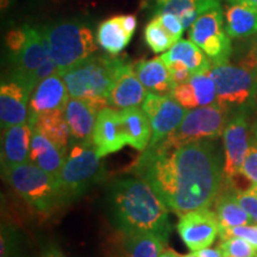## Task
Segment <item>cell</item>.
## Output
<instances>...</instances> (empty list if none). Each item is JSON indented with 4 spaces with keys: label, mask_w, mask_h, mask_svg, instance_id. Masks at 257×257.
<instances>
[{
    "label": "cell",
    "mask_w": 257,
    "mask_h": 257,
    "mask_svg": "<svg viewBox=\"0 0 257 257\" xmlns=\"http://www.w3.org/2000/svg\"><path fill=\"white\" fill-rule=\"evenodd\" d=\"M135 72L148 92L156 94H172L175 83L170 78L168 67L162 57L138 61L134 64Z\"/></svg>",
    "instance_id": "23"
},
{
    "label": "cell",
    "mask_w": 257,
    "mask_h": 257,
    "mask_svg": "<svg viewBox=\"0 0 257 257\" xmlns=\"http://www.w3.org/2000/svg\"><path fill=\"white\" fill-rule=\"evenodd\" d=\"M218 248L224 256L230 257H257V250L251 244L242 238L231 237V238L220 239Z\"/></svg>",
    "instance_id": "32"
},
{
    "label": "cell",
    "mask_w": 257,
    "mask_h": 257,
    "mask_svg": "<svg viewBox=\"0 0 257 257\" xmlns=\"http://www.w3.org/2000/svg\"><path fill=\"white\" fill-rule=\"evenodd\" d=\"M147 94L146 87L135 72L134 64L126 61L115 74L107 102L108 106L117 110L138 107L143 104Z\"/></svg>",
    "instance_id": "17"
},
{
    "label": "cell",
    "mask_w": 257,
    "mask_h": 257,
    "mask_svg": "<svg viewBox=\"0 0 257 257\" xmlns=\"http://www.w3.org/2000/svg\"><path fill=\"white\" fill-rule=\"evenodd\" d=\"M219 221L216 212L202 208L180 217L178 232L191 251L208 248L219 234Z\"/></svg>",
    "instance_id": "11"
},
{
    "label": "cell",
    "mask_w": 257,
    "mask_h": 257,
    "mask_svg": "<svg viewBox=\"0 0 257 257\" xmlns=\"http://www.w3.org/2000/svg\"><path fill=\"white\" fill-rule=\"evenodd\" d=\"M120 257H160L166 240L152 232L124 233Z\"/></svg>",
    "instance_id": "28"
},
{
    "label": "cell",
    "mask_w": 257,
    "mask_h": 257,
    "mask_svg": "<svg viewBox=\"0 0 257 257\" xmlns=\"http://www.w3.org/2000/svg\"><path fill=\"white\" fill-rule=\"evenodd\" d=\"M249 192L251 193V194L255 195V197L257 198V186H252V187L249 189Z\"/></svg>",
    "instance_id": "46"
},
{
    "label": "cell",
    "mask_w": 257,
    "mask_h": 257,
    "mask_svg": "<svg viewBox=\"0 0 257 257\" xmlns=\"http://www.w3.org/2000/svg\"><path fill=\"white\" fill-rule=\"evenodd\" d=\"M9 2H10V0H2V9L3 10H4L5 8H8Z\"/></svg>",
    "instance_id": "48"
},
{
    "label": "cell",
    "mask_w": 257,
    "mask_h": 257,
    "mask_svg": "<svg viewBox=\"0 0 257 257\" xmlns=\"http://www.w3.org/2000/svg\"><path fill=\"white\" fill-rule=\"evenodd\" d=\"M242 66L257 73V42L255 43V46L251 48V50L249 51L248 55L245 56V59L242 61Z\"/></svg>",
    "instance_id": "40"
},
{
    "label": "cell",
    "mask_w": 257,
    "mask_h": 257,
    "mask_svg": "<svg viewBox=\"0 0 257 257\" xmlns=\"http://www.w3.org/2000/svg\"><path fill=\"white\" fill-rule=\"evenodd\" d=\"M100 159L92 140L74 144L57 176L64 202L80 198L100 181L104 175Z\"/></svg>",
    "instance_id": "5"
},
{
    "label": "cell",
    "mask_w": 257,
    "mask_h": 257,
    "mask_svg": "<svg viewBox=\"0 0 257 257\" xmlns=\"http://www.w3.org/2000/svg\"><path fill=\"white\" fill-rule=\"evenodd\" d=\"M67 152L57 147L37 128H32L30 162L57 178L67 159Z\"/></svg>",
    "instance_id": "22"
},
{
    "label": "cell",
    "mask_w": 257,
    "mask_h": 257,
    "mask_svg": "<svg viewBox=\"0 0 257 257\" xmlns=\"http://www.w3.org/2000/svg\"><path fill=\"white\" fill-rule=\"evenodd\" d=\"M119 117L123 125L127 144L144 152L152 141V124L143 108L130 107L119 111Z\"/></svg>",
    "instance_id": "24"
},
{
    "label": "cell",
    "mask_w": 257,
    "mask_h": 257,
    "mask_svg": "<svg viewBox=\"0 0 257 257\" xmlns=\"http://www.w3.org/2000/svg\"><path fill=\"white\" fill-rule=\"evenodd\" d=\"M172 96L187 110L217 104L216 83L208 70L195 74L188 81L175 86Z\"/></svg>",
    "instance_id": "19"
},
{
    "label": "cell",
    "mask_w": 257,
    "mask_h": 257,
    "mask_svg": "<svg viewBox=\"0 0 257 257\" xmlns=\"http://www.w3.org/2000/svg\"><path fill=\"white\" fill-rule=\"evenodd\" d=\"M167 67H168L170 78H172L173 82L175 83V86L188 81V80L191 79V76L193 75L191 70L188 69V67L186 66L184 62H181V61H175V62L168 63Z\"/></svg>",
    "instance_id": "37"
},
{
    "label": "cell",
    "mask_w": 257,
    "mask_h": 257,
    "mask_svg": "<svg viewBox=\"0 0 257 257\" xmlns=\"http://www.w3.org/2000/svg\"><path fill=\"white\" fill-rule=\"evenodd\" d=\"M216 83L217 105L225 110L244 107L253 101L257 94V73L229 62L214 64L208 70Z\"/></svg>",
    "instance_id": "8"
},
{
    "label": "cell",
    "mask_w": 257,
    "mask_h": 257,
    "mask_svg": "<svg viewBox=\"0 0 257 257\" xmlns=\"http://www.w3.org/2000/svg\"><path fill=\"white\" fill-rule=\"evenodd\" d=\"M161 57L166 64L175 62V61H181L188 67L193 75L207 72L212 67L211 61L206 56V54L191 40L178 41Z\"/></svg>",
    "instance_id": "27"
},
{
    "label": "cell",
    "mask_w": 257,
    "mask_h": 257,
    "mask_svg": "<svg viewBox=\"0 0 257 257\" xmlns=\"http://www.w3.org/2000/svg\"><path fill=\"white\" fill-rule=\"evenodd\" d=\"M66 82L60 73L48 76L32 91L28 106V124L32 127L42 114L55 111H64L69 100Z\"/></svg>",
    "instance_id": "12"
},
{
    "label": "cell",
    "mask_w": 257,
    "mask_h": 257,
    "mask_svg": "<svg viewBox=\"0 0 257 257\" xmlns=\"http://www.w3.org/2000/svg\"><path fill=\"white\" fill-rule=\"evenodd\" d=\"M2 170L30 162L32 127L28 123L14 125L3 130Z\"/></svg>",
    "instance_id": "20"
},
{
    "label": "cell",
    "mask_w": 257,
    "mask_h": 257,
    "mask_svg": "<svg viewBox=\"0 0 257 257\" xmlns=\"http://www.w3.org/2000/svg\"><path fill=\"white\" fill-rule=\"evenodd\" d=\"M142 108L152 124V141L148 147L156 146L174 133L189 111L180 105L172 94L162 95L152 92H148Z\"/></svg>",
    "instance_id": "10"
},
{
    "label": "cell",
    "mask_w": 257,
    "mask_h": 257,
    "mask_svg": "<svg viewBox=\"0 0 257 257\" xmlns=\"http://www.w3.org/2000/svg\"><path fill=\"white\" fill-rule=\"evenodd\" d=\"M108 102L95 99L69 98L66 105V119L68 121L70 137L75 143L92 140L98 114Z\"/></svg>",
    "instance_id": "14"
},
{
    "label": "cell",
    "mask_w": 257,
    "mask_h": 257,
    "mask_svg": "<svg viewBox=\"0 0 257 257\" xmlns=\"http://www.w3.org/2000/svg\"><path fill=\"white\" fill-rule=\"evenodd\" d=\"M198 253V257H223V252L220 251V249H211V248H205L195 251Z\"/></svg>",
    "instance_id": "41"
},
{
    "label": "cell",
    "mask_w": 257,
    "mask_h": 257,
    "mask_svg": "<svg viewBox=\"0 0 257 257\" xmlns=\"http://www.w3.org/2000/svg\"><path fill=\"white\" fill-rule=\"evenodd\" d=\"M3 174L15 192L38 211L51 212L64 204L57 178L34 163L15 166Z\"/></svg>",
    "instance_id": "6"
},
{
    "label": "cell",
    "mask_w": 257,
    "mask_h": 257,
    "mask_svg": "<svg viewBox=\"0 0 257 257\" xmlns=\"http://www.w3.org/2000/svg\"><path fill=\"white\" fill-rule=\"evenodd\" d=\"M252 134H253V142H255V146L257 147V121L252 126Z\"/></svg>",
    "instance_id": "45"
},
{
    "label": "cell",
    "mask_w": 257,
    "mask_h": 257,
    "mask_svg": "<svg viewBox=\"0 0 257 257\" xmlns=\"http://www.w3.org/2000/svg\"><path fill=\"white\" fill-rule=\"evenodd\" d=\"M225 30L231 38H246L257 34V8L244 3L230 4L224 14Z\"/></svg>",
    "instance_id": "25"
},
{
    "label": "cell",
    "mask_w": 257,
    "mask_h": 257,
    "mask_svg": "<svg viewBox=\"0 0 257 257\" xmlns=\"http://www.w3.org/2000/svg\"><path fill=\"white\" fill-rule=\"evenodd\" d=\"M111 207L120 232H152L167 242L172 231L168 207L142 179L118 180L111 188Z\"/></svg>",
    "instance_id": "2"
},
{
    "label": "cell",
    "mask_w": 257,
    "mask_h": 257,
    "mask_svg": "<svg viewBox=\"0 0 257 257\" xmlns=\"http://www.w3.org/2000/svg\"><path fill=\"white\" fill-rule=\"evenodd\" d=\"M32 128L40 130L44 136L53 141L57 147L67 152L70 138V130L64 111H55L42 114L35 121Z\"/></svg>",
    "instance_id": "30"
},
{
    "label": "cell",
    "mask_w": 257,
    "mask_h": 257,
    "mask_svg": "<svg viewBox=\"0 0 257 257\" xmlns=\"http://www.w3.org/2000/svg\"><path fill=\"white\" fill-rule=\"evenodd\" d=\"M131 37L121 27L118 16L102 22L96 31V43L111 55L120 54L130 43Z\"/></svg>",
    "instance_id": "29"
},
{
    "label": "cell",
    "mask_w": 257,
    "mask_h": 257,
    "mask_svg": "<svg viewBox=\"0 0 257 257\" xmlns=\"http://www.w3.org/2000/svg\"><path fill=\"white\" fill-rule=\"evenodd\" d=\"M160 257H181V255H179V253L175 252L173 249L165 248L163 249V251L161 252Z\"/></svg>",
    "instance_id": "42"
},
{
    "label": "cell",
    "mask_w": 257,
    "mask_h": 257,
    "mask_svg": "<svg viewBox=\"0 0 257 257\" xmlns=\"http://www.w3.org/2000/svg\"><path fill=\"white\" fill-rule=\"evenodd\" d=\"M31 92L17 81L11 80L0 87V123L3 130L28 123V106Z\"/></svg>",
    "instance_id": "18"
},
{
    "label": "cell",
    "mask_w": 257,
    "mask_h": 257,
    "mask_svg": "<svg viewBox=\"0 0 257 257\" xmlns=\"http://www.w3.org/2000/svg\"><path fill=\"white\" fill-rule=\"evenodd\" d=\"M220 239L231 238V237H237V238H242L246 242L251 244L257 250V224L251 225H239V226L226 227V229L219 230Z\"/></svg>",
    "instance_id": "33"
},
{
    "label": "cell",
    "mask_w": 257,
    "mask_h": 257,
    "mask_svg": "<svg viewBox=\"0 0 257 257\" xmlns=\"http://www.w3.org/2000/svg\"><path fill=\"white\" fill-rule=\"evenodd\" d=\"M227 112L217 104L192 108L174 133L154 147L167 149L197 141L217 140L224 134L227 124Z\"/></svg>",
    "instance_id": "7"
},
{
    "label": "cell",
    "mask_w": 257,
    "mask_h": 257,
    "mask_svg": "<svg viewBox=\"0 0 257 257\" xmlns=\"http://www.w3.org/2000/svg\"><path fill=\"white\" fill-rule=\"evenodd\" d=\"M229 4H234V3H244V4H249L257 8V0H227Z\"/></svg>",
    "instance_id": "44"
},
{
    "label": "cell",
    "mask_w": 257,
    "mask_h": 257,
    "mask_svg": "<svg viewBox=\"0 0 257 257\" xmlns=\"http://www.w3.org/2000/svg\"><path fill=\"white\" fill-rule=\"evenodd\" d=\"M225 162L223 167L226 181L240 174L242 165L249 149L248 123L244 112H239L227 121L224 134Z\"/></svg>",
    "instance_id": "13"
},
{
    "label": "cell",
    "mask_w": 257,
    "mask_h": 257,
    "mask_svg": "<svg viewBox=\"0 0 257 257\" xmlns=\"http://www.w3.org/2000/svg\"><path fill=\"white\" fill-rule=\"evenodd\" d=\"M144 40L148 47L155 54L168 51L176 43L172 35L155 17H153L144 29Z\"/></svg>",
    "instance_id": "31"
},
{
    "label": "cell",
    "mask_w": 257,
    "mask_h": 257,
    "mask_svg": "<svg viewBox=\"0 0 257 257\" xmlns=\"http://www.w3.org/2000/svg\"><path fill=\"white\" fill-rule=\"evenodd\" d=\"M181 257H198V253L195 251H192L187 253V255H181Z\"/></svg>",
    "instance_id": "47"
},
{
    "label": "cell",
    "mask_w": 257,
    "mask_h": 257,
    "mask_svg": "<svg viewBox=\"0 0 257 257\" xmlns=\"http://www.w3.org/2000/svg\"><path fill=\"white\" fill-rule=\"evenodd\" d=\"M27 27L28 37L23 49L15 59L12 80L23 82L35 70H37L46 61L49 59V46L43 28Z\"/></svg>",
    "instance_id": "15"
},
{
    "label": "cell",
    "mask_w": 257,
    "mask_h": 257,
    "mask_svg": "<svg viewBox=\"0 0 257 257\" xmlns=\"http://www.w3.org/2000/svg\"><path fill=\"white\" fill-rule=\"evenodd\" d=\"M221 5V0H148L153 15L173 14L181 19L186 30L207 10Z\"/></svg>",
    "instance_id": "21"
},
{
    "label": "cell",
    "mask_w": 257,
    "mask_h": 257,
    "mask_svg": "<svg viewBox=\"0 0 257 257\" xmlns=\"http://www.w3.org/2000/svg\"><path fill=\"white\" fill-rule=\"evenodd\" d=\"M126 60L115 55L89 56L61 73L70 98L107 101L118 69Z\"/></svg>",
    "instance_id": "3"
},
{
    "label": "cell",
    "mask_w": 257,
    "mask_h": 257,
    "mask_svg": "<svg viewBox=\"0 0 257 257\" xmlns=\"http://www.w3.org/2000/svg\"><path fill=\"white\" fill-rule=\"evenodd\" d=\"M135 167L138 178L180 217L210 208L224 184L220 156L205 140L167 149L148 147Z\"/></svg>",
    "instance_id": "1"
},
{
    "label": "cell",
    "mask_w": 257,
    "mask_h": 257,
    "mask_svg": "<svg viewBox=\"0 0 257 257\" xmlns=\"http://www.w3.org/2000/svg\"><path fill=\"white\" fill-rule=\"evenodd\" d=\"M223 257H230V256H223Z\"/></svg>",
    "instance_id": "49"
},
{
    "label": "cell",
    "mask_w": 257,
    "mask_h": 257,
    "mask_svg": "<svg viewBox=\"0 0 257 257\" xmlns=\"http://www.w3.org/2000/svg\"><path fill=\"white\" fill-rule=\"evenodd\" d=\"M92 142L101 159L112 153L119 152L126 146L127 141L121 125L119 111L107 106L99 112L92 134Z\"/></svg>",
    "instance_id": "16"
},
{
    "label": "cell",
    "mask_w": 257,
    "mask_h": 257,
    "mask_svg": "<svg viewBox=\"0 0 257 257\" xmlns=\"http://www.w3.org/2000/svg\"><path fill=\"white\" fill-rule=\"evenodd\" d=\"M214 207H216L214 212H216L218 221H219L220 229L252 223V219L246 213V211L240 206L238 199H237V192L229 184H226L225 191L221 188Z\"/></svg>",
    "instance_id": "26"
},
{
    "label": "cell",
    "mask_w": 257,
    "mask_h": 257,
    "mask_svg": "<svg viewBox=\"0 0 257 257\" xmlns=\"http://www.w3.org/2000/svg\"><path fill=\"white\" fill-rule=\"evenodd\" d=\"M154 17L159 19L160 23L165 27L166 30L168 31L170 35H172L175 42L181 40L185 28L184 25H182L181 19H180L178 16L173 14H159L154 16Z\"/></svg>",
    "instance_id": "35"
},
{
    "label": "cell",
    "mask_w": 257,
    "mask_h": 257,
    "mask_svg": "<svg viewBox=\"0 0 257 257\" xmlns=\"http://www.w3.org/2000/svg\"><path fill=\"white\" fill-rule=\"evenodd\" d=\"M230 38L221 5L204 12L189 29V40L206 54L212 66L229 62L232 53Z\"/></svg>",
    "instance_id": "9"
},
{
    "label": "cell",
    "mask_w": 257,
    "mask_h": 257,
    "mask_svg": "<svg viewBox=\"0 0 257 257\" xmlns=\"http://www.w3.org/2000/svg\"><path fill=\"white\" fill-rule=\"evenodd\" d=\"M27 37H28L27 27L14 29V30L8 32V35H6V38H5V43H6V48H8L10 54H11V59H15V57L21 53L22 49H23L25 42H27Z\"/></svg>",
    "instance_id": "34"
},
{
    "label": "cell",
    "mask_w": 257,
    "mask_h": 257,
    "mask_svg": "<svg viewBox=\"0 0 257 257\" xmlns=\"http://www.w3.org/2000/svg\"><path fill=\"white\" fill-rule=\"evenodd\" d=\"M50 59L61 74L98 50L93 30L81 21H62L44 25Z\"/></svg>",
    "instance_id": "4"
},
{
    "label": "cell",
    "mask_w": 257,
    "mask_h": 257,
    "mask_svg": "<svg viewBox=\"0 0 257 257\" xmlns=\"http://www.w3.org/2000/svg\"><path fill=\"white\" fill-rule=\"evenodd\" d=\"M43 257H64L62 252H60L57 249H50L44 253Z\"/></svg>",
    "instance_id": "43"
},
{
    "label": "cell",
    "mask_w": 257,
    "mask_h": 257,
    "mask_svg": "<svg viewBox=\"0 0 257 257\" xmlns=\"http://www.w3.org/2000/svg\"><path fill=\"white\" fill-rule=\"evenodd\" d=\"M237 199H238L240 206L246 211L252 223L257 224V198L251 194L249 191L237 192Z\"/></svg>",
    "instance_id": "38"
},
{
    "label": "cell",
    "mask_w": 257,
    "mask_h": 257,
    "mask_svg": "<svg viewBox=\"0 0 257 257\" xmlns=\"http://www.w3.org/2000/svg\"><path fill=\"white\" fill-rule=\"evenodd\" d=\"M118 19H119L121 27L125 29V31L127 32L128 35L133 36L134 32L136 31L137 28V19L135 15H123V16H118Z\"/></svg>",
    "instance_id": "39"
},
{
    "label": "cell",
    "mask_w": 257,
    "mask_h": 257,
    "mask_svg": "<svg viewBox=\"0 0 257 257\" xmlns=\"http://www.w3.org/2000/svg\"><path fill=\"white\" fill-rule=\"evenodd\" d=\"M240 173L251 182L252 186H257V147L255 144L249 147Z\"/></svg>",
    "instance_id": "36"
}]
</instances>
